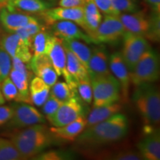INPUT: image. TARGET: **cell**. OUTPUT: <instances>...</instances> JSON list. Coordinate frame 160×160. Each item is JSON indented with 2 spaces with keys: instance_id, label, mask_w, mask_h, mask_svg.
Masks as SVG:
<instances>
[{
  "instance_id": "2e32d148",
  "label": "cell",
  "mask_w": 160,
  "mask_h": 160,
  "mask_svg": "<svg viewBox=\"0 0 160 160\" xmlns=\"http://www.w3.org/2000/svg\"><path fill=\"white\" fill-rule=\"evenodd\" d=\"M108 65L111 73L119 81L124 98L127 99L131 80L129 71L122 59L121 52H115L110 56Z\"/></svg>"
},
{
  "instance_id": "f35d334b",
  "label": "cell",
  "mask_w": 160,
  "mask_h": 160,
  "mask_svg": "<svg viewBox=\"0 0 160 160\" xmlns=\"http://www.w3.org/2000/svg\"><path fill=\"white\" fill-rule=\"evenodd\" d=\"M108 159L111 160H142L143 159L139 151L133 150H123L113 155L109 156Z\"/></svg>"
},
{
  "instance_id": "3957f363",
  "label": "cell",
  "mask_w": 160,
  "mask_h": 160,
  "mask_svg": "<svg viewBox=\"0 0 160 160\" xmlns=\"http://www.w3.org/2000/svg\"><path fill=\"white\" fill-rule=\"evenodd\" d=\"M133 102L144 123L151 127L160 120V93L153 82L142 83L135 86Z\"/></svg>"
},
{
  "instance_id": "277c9868",
  "label": "cell",
  "mask_w": 160,
  "mask_h": 160,
  "mask_svg": "<svg viewBox=\"0 0 160 160\" xmlns=\"http://www.w3.org/2000/svg\"><path fill=\"white\" fill-rule=\"evenodd\" d=\"M93 91V108L118 102L121 94L119 81L113 74L90 77Z\"/></svg>"
},
{
  "instance_id": "30bf717a",
  "label": "cell",
  "mask_w": 160,
  "mask_h": 160,
  "mask_svg": "<svg viewBox=\"0 0 160 160\" xmlns=\"http://www.w3.org/2000/svg\"><path fill=\"white\" fill-rule=\"evenodd\" d=\"M46 54L51 60L57 76H62L66 82L71 87L77 88V83L72 79L66 68L65 49L59 38L52 36Z\"/></svg>"
},
{
  "instance_id": "83f0119b",
  "label": "cell",
  "mask_w": 160,
  "mask_h": 160,
  "mask_svg": "<svg viewBox=\"0 0 160 160\" xmlns=\"http://www.w3.org/2000/svg\"><path fill=\"white\" fill-rule=\"evenodd\" d=\"M52 36H53L52 33H48L45 30L39 32L34 36L31 45V59H36L39 56L47 53L48 48Z\"/></svg>"
},
{
  "instance_id": "7a4b0ae2",
  "label": "cell",
  "mask_w": 160,
  "mask_h": 160,
  "mask_svg": "<svg viewBox=\"0 0 160 160\" xmlns=\"http://www.w3.org/2000/svg\"><path fill=\"white\" fill-rule=\"evenodd\" d=\"M11 140L22 159H33L54 143L50 130L43 124H36L11 134Z\"/></svg>"
},
{
  "instance_id": "484cf974",
  "label": "cell",
  "mask_w": 160,
  "mask_h": 160,
  "mask_svg": "<svg viewBox=\"0 0 160 160\" xmlns=\"http://www.w3.org/2000/svg\"><path fill=\"white\" fill-rule=\"evenodd\" d=\"M65 49L66 53V68L72 79L77 83L79 80L89 77L88 70L79 61V59L68 49L65 48Z\"/></svg>"
},
{
  "instance_id": "5b68a950",
  "label": "cell",
  "mask_w": 160,
  "mask_h": 160,
  "mask_svg": "<svg viewBox=\"0 0 160 160\" xmlns=\"http://www.w3.org/2000/svg\"><path fill=\"white\" fill-rule=\"evenodd\" d=\"M159 57L157 51L150 47L139 58L134 69L130 72V80L136 86L142 83L155 82L159 79Z\"/></svg>"
},
{
  "instance_id": "7402d4cb",
  "label": "cell",
  "mask_w": 160,
  "mask_h": 160,
  "mask_svg": "<svg viewBox=\"0 0 160 160\" xmlns=\"http://www.w3.org/2000/svg\"><path fill=\"white\" fill-rule=\"evenodd\" d=\"M83 11L84 25L82 30L91 37L101 23L102 16L93 0H86L85 5H83Z\"/></svg>"
},
{
  "instance_id": "836d02e7",
  "label": "cell",
  "mask_w": 160,
  "mask_h": 160,
  "mask_svg": "<svg viewBox=\"0 0 160 160\" xmlns=\"http://www.w3.org/2000/svg\"><path fill=\"white\" fill-rule=\"evenodd\" d=\"M77 91L82 100H83L88 105L91 104L93 101V91H92L91 79L89 77L80 79L77 82Z\"/></svg>"
},
{
  "instance_id": "7bdbcfd3",
  "label": "cell",
  "mask_w": 160,
  "mask_h": 160,
  "mask_svg": "<svg viewBox=\"0 0 160 160\" xmlns=\"http://www.w3.org/2000/svg\"><path fill=\"white\" fill-rule=\"evenodd\" d=\"M151 12L160 13V0H145Z\"/></svg>"
},
{
  "instance_id": "d6986e66",
  "label": "cell",
  "mask_w": 160,
  "mask_h": 160,
  "mask_svg": "<svg viewBox=\"0 0 160 160\" xmlns=\"http://www.w3.org/2000/svg\"><path fill=\"white\" fill-rule=\"evenodd\" d=\"M87 121L84 116L77 118L74 121L61 127L49 128L55 140L63 142H73L86 128Z\"/></svg>"
},
{
  "instance_id": "4dcf8cb0",
  "label": "cell",
  "mask_w": 160,
  "mask_h": 160,
  "mask_svg": "<svg viewBox=\"0 0 160 160\" xmlns=\"http://www.w3.org/2000/svg\"><path fill=\"white\" fill-rule=\"evenodd\" d=\"M21 155L11 139L0 137V160H19Z\"/></svg>"
},
{
  "instance_id": "ac0fdd59",
  "label": "cell",
  "mask_w": 160,
  "mask_h": 160,
  "mask_svg": "<svg viewBox=\"0 0 160 160\" xmlns=\"http://www.w3.org/2000/svg\"><path fill=\"white\" fill-rule=\"evenodd\" d=\"M28 66L38 77L41 78L51 88L57 82L58 76L47 54L31 59Z\"/></svg>"
},
{
  "instance_id": "4fadbf2b",
  "label": "cell",
  "mask_w": 160,
  "mask_h": 160,
  "mask_svg": "<svg viewBox=\"0 0 160 160\" xmlns=\"http://www.w3.org/2000/svg\"><path fill=\"white\" fill-rule=\"evenodd\" d=\"M37 22H39V19L36 17L22 12L9 11L5 5L0 10V24L8 33H15L24 26Z\"/></svg>"
},
{
  "instance_id": "8992f818",
  "label": "cell",
  "mask_w": 160,
  "mask_h": 160,
  "mask_svg": "<svg viewBox=\"0 0 160 160\" xmlns=\"http://www.w3.org/2000/svg\"><path fill=\"white\" fill-rule=\"evenodd\" d=\"M12 116L7 122V127L12 129H22L36 124L45 122V118L31 104L18 102L11 106Z\"/></svg>"
},
{
  "instance_id": "7dc6e473",
  "label": "cell",
  "mask_w": 160,
  "mask_h": 160,
  "mask_svg": "<svg viewBox=\"0 0 160 160\" xmlns=\"http://www.w3.org/2000/svg\"><path fill=\"white\" fill-rule=\"evenodd\" d=\"M0 90H1V88H0Z\"/></svg>"
},
{
  "instance_id": "d6a6232c",
  "label": "cell",
  "mask_w": 160,
  "mask_h": 160,
  "mask_svg": "<svg viewBox=\"0 0 160 160\" xmlns=\"http://www.w3.org/2000/svg\"><path fill=\"white\" fill-rule=\"evenodd\" d=\"M149 27L145 38L151 41L157 42L160 39V13L151 12V15L148 17Z\"/></svg>"
},
{
  "instance_id": "f6af8a7d",
  "label": "cell",
  "mask_w": 160,
  "mask_h": 160,
  "mask_svg": "<svg viewBox=\"0 0 160 160\" xmlns=\"http://www.w3.org/2000/svg\"><path fill=\"white\" fill-rule=\"evenodd\" d=\"M5 5V3H2V2H0V10H1L2 8L3 7V6ZM3 33V29L2 28V25L1 24H0V37H2V35Z\"/></svg>"
},
{
  "instance_id": "ab89813d",
  "label": "cell",
  "mask_w": 160,
  "mask_h": 160,
  "mask_svg": "<svg viewBox=\"0 0 160 160\" xmlns=\"http://www.w3.org/2000/svg\"><path fill=\"white\" fill-rule=\"evenodd\" d=\"M93 2L100 12L105 15L118 16L120 13L115 8L111 0H93Z\"/></svg>"
},
{
  "instance_id": "f546056e",
  "label": "cell",
  "mask_w": 160,
  "mask_h": 160,
  "mask_svg": "<svg viewBox=\"0 0 160 160\" xmlns=\"http://www.w3.org/2000/svg\"><path fill=\"white\" fill-rule=\"evenodd\" d=\"M51 88V94L62 102H65L77 95V88L71 87L67 82H57Z\"/></svg>"
},
{
  "instance_id": "f1b7e54d",
  "label": "cell",
  "mask_w": 160,
  "mask_h": 160,
  "mask_svg": "<svg viewBox=\"0 0 160 160\" xmlns=\"http://www.w3.org/2000/svg\"><path fill=\"white\" fill-rule=\"evenodd\" d=\"M45 29L46 25L40 23L39 21L37 22L30 23L28 25L24 26L22 28H20L16 31L15 33H17L28 44V45L31 49L32 41H33L34 36L39 33V32L44 31Z\"/></svg>"
},
{
  "instance_id": "e575fe53",
  "label": "cell",
  "mask_w": 160,
  "mask_h": 160,
  "mask_svg": "<svg viewBox=\"0 0 160 160\" xmlns=\"http://www.w3.org/2000/svg\"><path fill=\"white\" fill-rule=\"evenodd\" d=\"M111 2L120 13H135L141 11V6L138 0H111Z\"/></svg>"
},
{
  "instance_id": "9a60e30c",
  "label": "cell",
  "mask_w": 160,
  "mask_h": 160,
  "mask_svg": "<svg viewBox=\"0 0 160 160\" xmlns=\"http://www.w3.org/2000/svg\"><path fill=\"white\" fill-rule=\"evenodd\" d=\"M122 23L126 32L136 35L146 37L149 27L148 17L144 11H139L135 13H124L118 15Z\"/></svg>"
},
{
  "instance_id": "ee69618b",
  "label": "cell",
  "mask_w": 160,
  "mask_h": 160,
  "mask_svg": "<svg viewBox=\"0 0 160 160\" xmlns=\"http://www.w3.org/2000/svg\"><path fill=\"white\" fill-rule=\"evenodd\" d=\"M5 99L4 98L3 95H2V93L1 90H0V105H2L3 104L5 103Z\"/></svg>"
},
{
  "instance_id": "8d00e7d4",
  "label": "cell",
  "mask_w": 160,
  "mask_h": 160,
  "mask_svg": "<svg viewBox=\"0 0 160 160\" xmlns=\"http://www.w3.org/2000/svg\"><path fill=\"white\" fill-rule=\"evenodd\" d=\"M11 67V57L0 46V82L8 77Z\"/></svg>"
},
{
  "instance_id": "bcb514c9",
  "label": "cell",
  "mask_w": 160,
  "mask_h": 160,
  "mask_svg": "<svg viewBox=\"0 0 160 160\" xmlns=\"http://www.w3.org/2000/svg\"><path fill=\"white\" fill-rule=\"evenodd\" d=\"M7 0H0V2H2V3H6Z\"/></svg>"
},
{
  "instance_id": "ffe728a7",
  "label": "cell",
  "mask_w": 160,
  "mask_h": 160,
  "mask_svg": "<svg viewBox=\"0 0 160 160\" xmlns=\"http://www.w3.org/2000/svg\"><path fill=\"white\" fill-rule=\"evenodd\" d=\"M88 72L89 77L112 74L109 68L107 51L103 46L94 48L91 51Z\"/></svg>"
},
{
  "instance_id": "1f68e13d",
  "label": "cell",
  "mask_w": 160,
  "mask_h": 160,
  "mask_svg": "<svg viewBox=\"0 0 160 160\" xmlns=\"http://www.w3.org/2000/svg\"><path fill=\"white\" fill-rule=\"evenodd\" d=\"M74 158L75 155L71 151L67 150H57L42 152L33 159L38 160H68L73 159Z\"/></svg>"
},
{
  "instance_id": "6da1fadb",
  "label": "cell",
  "mask_w": 160,
  "mask_h": 160,
  "mask_svg": "<svg viewBox=\"0 0 160 160\" xmlns=\"http://www.w3.org/2000/svg\"><path fill=\"white\" fill-rule=\"evenodd\" d=\"M128 120L118 113L95 125L86 127L77 137V143L84 148H97L119 141L127 135Z\"/></svg>"
},
{
  "instance_id": "44dd1931",
  "label": "cell",
  "mask_w": 160,
  "mask_h": 160,
  "mask_svg": "<svg viewBox=\"0 0 160 160\" xmlns=\"http://www.w3.org/2000/svg\"><path fill=\"white\" fill-rule=\"evenodd\" d=\"M5 7L9 11H15L27 14H39L53 7L48 0H7Z\"/></svg>"
},
{
  "instance_id": "603a6c76",
  "label": "cell",
  "mask_w": 160,
  "mask_h": 160,
  "mask_svg": "<svg viewBox=\"0 0 160 160\" xmlns=\"http://www.w3.org/2000/svg\"><path fill=\"white\" fill-rule=\"evenodd\" d=\"M9 75L13 82L17 86L19 92L16 102L33 104L29 93V78L31 73H24L11 68Z\"/></svg>"
},
{
  "instance_id": "ba28073f",
  "label": "cell",
  "mask_w": 160,
  "mask_h": 160,
  "mask_svg": "<svg viewBox=\"0 0 160 160\" xmlns=\"http://www.w3.org/2000/svg\"><path fill=\"white\" fill-rule=\"evenodd\" d=\"M122 38L123 48L121 54L130 73L134 69L141 56L151 47V45L143 36L125 32Z\"/></svg>"
},
{
  "instance_id": "cb8c5ba5",
  "label": "cell",
  "mask_w": 160,
  "mask_h": 160,
  "mask_svg": "<svg viewBox=\"0 0 160 160\" xmlns=\"http://www.w3.org/2000/svg\"><path fill=\"white\" fill-rule=\"evenodd\" d=\"M122 108V106L118 102L101 106V107L93 108L91 113H89L88 117L86 119V121H87L86 127H90L95 124L101 122L116 113H120Z\"/></svg>"
},
{
  "instance_id": "9c48e42d",
  "label": "cell",
  "mask_w": 160,
  "mask_h": 160,
  "mask_svg": "<svg viewBox=\"0 0 160 160\" xmlns=\"http://www.w3.org/2000/svg\"><path fill=\"white\" fill-rule=\"evenodd\" d=\"M82 116H84L83 105L77 95L63 102L59 109L53 115L46 117V119L53 127H61Z\"/></svg>"
},
{
  "instance_id": "4316f807",
  "label": "cell",
  "mask_w": 160,
  "mask_h": 160,
  "mask_svg": "<svg viewBox=\"0 0 160 160\" xmlns=\"http://www.w3.org/2000/svg\"><path fill=\"white\" fill-rule=\"evenodd\" d=\"M61 40L62 42L64 47L71 51L88 70L89 59L91 54V50L89 48L88 46L77 39Z\"/></svg>"
},
{
  "instance_id": "e0dca14e",
  "label": "cell",
  "mask_w": 160,
  "mask_h": 160,
  "mask_svg": "<svg viewBox=\"0 0 160 160\" xmlns=\"http://www.w3.org/2000/svg\"><path fill=\"white\" fill-rule=\"evenodd\" d=\"M138 151L143 159H160V134L159 131L149 128L146 135L137 144Z\"/></svg>"
},
{
  "instance_id": "60d3db41",
  "label": "cell",
  "mask_w": 160,
  "mask_h": 160,
  "mask_svg": "<svg viewBox=\"0 0 160 160\" xmlns=\"http://www.w3.org/2000/svg\"><path fill=\"white\" fill-rule=\"evenodd\" d=\"M12 116V108L9 106L0 105V126L7 123Z\"/></svg>"
},
{
  "instance_id": "52a82bcc",
  "label": "cell",
  "mask_w": 160,
  "mask_h": 160,
  "mask_svg": "<svg viewBox=\"0 0 160 160\" xmlns=\"http://www.w3.org/2000/svg\"><path fill=\"white\" fill-rule=\"evenodd\" d=\"M125 28L118 16L105 15L99 27L92 34V43H116L125 33Z\"/></svg>"
},
{
  "instance_id": "7c38bea8",
  "label": "cell",
  "mask_w": 160,
  "mask_h": 160,
  "mask_svg": "<svg viewBox=\"0 0 160 160\" xmlns=\"http://www.w3.org/2000/svg\"><path fill=\"white\" fill-rule=\"evenodd\" d=\"M45 22L46 26L57 21H71L82 29L84 25V11L82 7L51 8L38 14Z\"/></svg>"
},
{
  "instance_id": "8fae6325",
  "label": "cell",
  "mask_w": 160,
  "mask_h": 160,
  "mask_svg": "<svg viewBox=\"0 0 160 160\" xmlns=\"http://www.w3.org/2000/svg\"><path fill=\"white\" fill-rule=\"evenodd\" d=\"M0 46L11 59L16 58L28 65L32 58L31 48L16 33H3L0 37Z\"/></svg>"
},
{
  "instance_id": "d590c367",
  "label": "cell",
  "mask_w": 160,
  "mask_h": 160,
  "mask_svg": "<svg viewBox=\"0 0 160 160\" xmlns=\"http://www.w3.org/2000/svg\"><path fill=\"white\" fill-rule=\"evenodd\" d=\"M1 83L0 88H1V91L5 100L7 101L15 100L16 101L18 97L19 92H18L17 86L13 82L11 78L8 77H6Z\"/></svg>"
},
{
  "instance_id": "d4e9b609",
  "label": "cell",
  "mask_w": 160,
  "mask_h": 160,
  "mask_svg": "<svg viewBox=\"0 0 160 160\" xmlns=\"http://www.w3.org/2000/svg\"><path fill=\"white\" fill-rule=\"evenodd\" d=\"M50 88L51 87L41 78H32L29 84V93L32 103L37 106H42L50 94Z\"/></svg>"
},
{
  "instance_id": "b9f144b4",
  "label": "cell",
  "mask_w": 160,
  "mask_h": 160,
  "mask_svg": "<svg viewBox=\"0 0 160 160\" xmlns=\"http://www.w3.org/2000/svg\"><path fill=\"white\" fill-rule=\"evenodd\" d=\"M86 0H60L59 5L64 8L82 7L85 5Z\"/></svg>"
},
{
  "instance_id": "74e56055",
  "label": "cell",
  "mask_w": 160,
  "mask_h": 160,
  "mask_svg": "<svg viewBox=\"0 0 160 160\" xmlns=\"http://www.w3.org/2000/svg\"><path fill=\"white\" fill-rule=\"evenodd\" d=\"M62 102H62L61 100L58 99L50 93L48 99L42 105V112L45 113L46 117L53 115L59 109Z\"/></svg>"
},
{
  "instance_id": "5bb4252c",
  "label": "cell",
  "mask_w": 160,
  "mask_h": 160,
  "mask_svg": "<svg viewBox=\"0 0 160 160\" xmlns=\"http://www.w3.org/2000/svg\"><path fill=\"white\" fill-rule=\"evenodd\" d=\"M49 27H51L52 34L60 39H77L87 44L92 43L91 37L73 22L57 21Z\"/></svg>"
}]
</instances>
